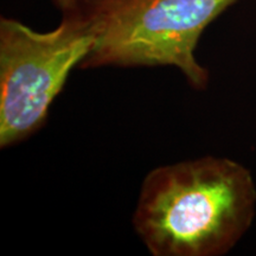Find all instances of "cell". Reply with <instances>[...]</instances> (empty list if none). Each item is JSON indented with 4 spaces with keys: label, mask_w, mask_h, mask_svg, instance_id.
<instances>
[{
    "label": "cell",
    "mask_w": 256,
    "mask_h": 256,
    "mask_svg": "<svg viewBox=\"0 0 256 256\" xmlns=\"http://www.w3.org/2000/svg\"><path fill=\"white\" fill-rule=\"evenodd\" d=\"M52 2L57 8L62 10L63 14L72 11V10H75L78 5V0H52Z\"/></svg>",
    "instance_id": "cell-4"
},
{
    "label": "cell",
    "mask_w": 256,
    "mask_h": 256,
    "mask_svg": "<svg viewBox=\"0 0 256 256\" xmlns=\"http://www.w3.org/2000/svg\"><path fill=\"white\" fill-rule=\"evenodd\" d=\"M238 0H78L94 46L78 69L176 66L194 90L209 72L194 57L208 25Z\"/></svg>",
    "instance_id": "cell-2"
},
{
    "label": "cell",
    "mask_w": 256,
    "mask_h": 256,
    "mask_svg": "<svg viewBox=\"0 0 256 256\" xmlns=\"http://www.w3.org/2000/svg\"><path fill=\"white\" fill-rule=\"evenodd\" d=\"M255 208L250 171L206 156L153 168L140 188L133 226L153 256H222L250 228Z\"/></svg>",
    "instance_id": "cell-1"
},
{
    "label": "cell",
    "mask_w": 256,
    "mask_h": 256,
    "mask_svg": "<svg viewBox=\"0 0 256 256\" xmlns=\"http://www.w3.org/2000/svg\"><path fill=\"white\" fill-rule=\"evenodd\" d=\"M94 46L78 8L55 30L38 32L14 19L0 20V147L23 142L44 126L70 72Z\"/></svg>",
    "instance_id": "cell-3"
}]
</instances>
